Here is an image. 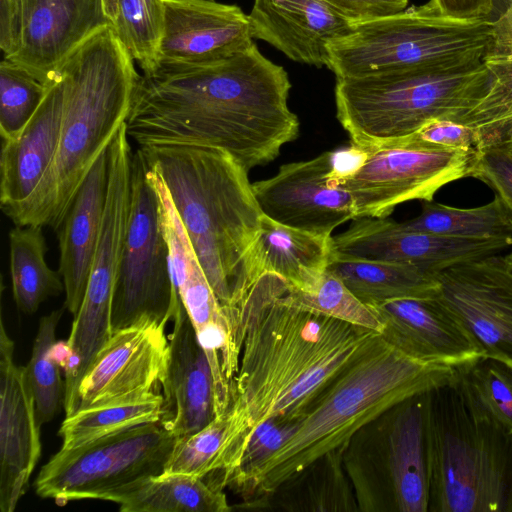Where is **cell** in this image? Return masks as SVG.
<instances>
[{"label":"cell","mask_w":512,"mask_h":512,"mask_svg":"<svg viewBox=\"0 0 512 512\" xmlns=\"http://www.w3.org/2000/svg\"><path fill=\"white\" fill-rule=\"evenodd\" d=\"M287 287L280 275L263 273L234 306L241 353L217 464L224 486L260 424L270 419L297 423L377 334L292 306L286 300Z\"/></svg>","instance_id":"obj_1"},{"label":"cell","mask_w":512,"mask_h":512,"mask_svg":"<svg viewBox=\"0 0 512 512\" xmlns=\"http://www.w3.org/2000/svg\"><path fill=\"white\" fill-rule=\"evenodd\" d=\"M286 70L252 45L208 65L140 76L126 119L138 146L183 144L228 152L249 170L299 135Z\"/></svg>","instance_id":"obj_2"},{"label":"cell","mask_w":512,"mask_h":512,"mask_svg":"<svg viewBox=\"0 0 512 512\" xmlns=\"http://www.w3.org/2000/svg\"><path fill=\"white\" fill-rule=\"evenodd\" d=\"M456 377L455 368L415 360L377 333L322 390L288 440L231 489L244 496L273 494L321 457L345 450L361 428L394 405Z\"/></svg>","instance_id":"obj_3"},{"label":"cell","mask_w":512,"mask_h":512,"mask_svg":"<svg viewBox=\"0 0 512 512\" xmlns=\"http://www.w3.org/2000/svg\"><path fill=\"white\" fill-rule=\"evenodd\" d=\"M171 197L220 303L238 304L249 286V255L263 214L248 171L208 146H138Z\"/></svg>","instance_id":"obj_4"},{"label":"cell","mask_w":512,"mask_h":512,"mask_svg":"<svg viewBox=\"0 0 512 512\" xmlns=\"http://www.w3.org/2000/svg\"><path fill=\"white\" fill-rule=\"evenodd\" d=\"M107 26L65 60L63 116L54 159L35 191L10 219L58 230L84 179L129 115L140 75Z\"/></svg>","instance_id":"obj_5"},{"label":"cell","mask_w":512,"mask_h":512,"mask_svg":"<svg viewBox=\"0 0 512 512\" xmlns=\"http://www.w3.org/2000/svg\"><path fill=\"white\" fill-rule=\"evenodd\" d=\"M491 81L484 61L462 68L336 78V116L350 144L362 149L390 146L432 120L459 122L486 95Z\"/></svg>","instance_id":"obj_6"},{"label":"cell","mask_w":512,"mask_h":512,"mask_svg":"<svg viewBox=\"0 0 512 512\" xmlns=\"http://www.w3.org/2000/svg\"><path fill=\"white\" fill-rule=\"evenodd\" d=\"M455 380L430 392L428 512H512V434L472 411Z\"/></svg>","instance_id":"obj_7"},{"label":"cell","mask_w":512,"mask_h":512,"mask_svg":"<svg viewBox=\"0 0 512 512\" xmlns=\"http://www.w3.org/2000/svg\"><path fill=\"white\" fill-rule=\"evenodd\" d=\"M430 392L394 405L347 444L343 465L354 487L358 510L428 512Z\"/></svg>","instance_id":"obj_8"},{"label":"cell","mask_w":512,"mask_h":512,"mask_svg":"<svg viewBox=\"0 0 512 512\" xmlns=\"http://www.w3.org/2000/svg\"><path fill=\"white\" fill-rule=\"evenodd\" d=\"M491 21L464 22L421 6L358 22L328 44L336 78L414 68H462L483 62L492 41Z\"/></svg>","instance_id":"obj_9"},{"label":"cell","mask_w":512,"mask_h":512,"mask_svg":"<svg viewBox=\"0 0 512 512\" xmlns=\"http://www.w3.org/2000/svg\"><path fill=\"white\" fill-rule=\"evenodd\" d=\"M183 306L175 290L158 192L133 152L131 205L112 305L113 332L148 317L168 323Z\"/></svg>","instance_id":"obj_10"},{"label":"cell","mask_w":512,"mask_h":512,"mask_svg":"<svg viewBox=\"0 0 512 512\" xmlns=\"http://www.w3.org/2000/svg\"><path fill=\"white\" fill-rule=\"evenodd\" d=\"M177 440L161 420L79 448H60L41 468L35 491L59 505L82 499L103 500L116 489L162 474Z\"/></svg>","instance_id":"obj_11"},{"label":"cell","mask_w":512,"mask_h":512,"mask_svg":"<svg viewBox=\"0 0 512 512\" xmlns=\"http://www.w3.org/2000/svg\"><path fill=\"white\" fill-rule=\"evenodd\" d=\"M362 166L341 184L357 217H388L411 200L431 201L443 186L471 176L476 149L447 148L415 135L390 146L367 149Z\"/></svg>","instance_id":"obj_12"},{"label":"cell","mask_w":512,"mask_h":512,"mask_svg":"<svg viewBox=\"0 0 512 512\" xmlns=\"http://www.w3.org/2000/svg\"><path fill=\"white\" fill-rule=\"evenodd\" d=\"M166 325L144 317L114 331L84 374L70 414L84 408L159 392L169 357Z\"/></svg>","instance_id":"obj_13"},{"label":"cell","mask_w":512,"mask_h":512,"mask_svg":"<svg viewBox=\"0 0 512 512\" xmlns=\"http://www.w3.org/2000/svg\"><path fill=\"white\" fill-rule=\"evenodd\" d=\"M439 295L467 330L481 356L512 363V270L495 254L437 275Z\"/></svg>","instance_id":"obj_14"},{"label":"cell","mask_w":512,"mask_h":512,"mask_svg":"<svg viewBox=\"0 0 512 512\" xmlns=\"http://www.w3.org/2000/svg\"><path fill=\"white\" fill-rule=\"evenodd\" d=\"M332 154L283 164L278 172L252 183L258 205L269 218L322 236L356 218L350 193L331 176Z\"/></svg>","instance_id":"obj_15"},{"label":"cell","mask_w":512,"mask_h":512,"mask_svg":"<svg viewBox=\"0 0 512 512\" xmlns=\"http://www.w3.org/2000/svg\"><path fill=\"white\" fill-rule=\"evenodd\" d=\"M248 15L215 0H165L157 69H182L230 58L254 45Z\"/></svg>","instance_id":"obj_16"},{"label":"cell","mask_w":512,"mask_h":512,"mask_svg":"<svg viewBox=\"0 0 512 512\" xmlns=\"http://www.w3.org/2000/svg\"><path fill=\"white\" fill-rule=\"evenodd\" d=\"M0 324V509L13 512L41 455L40 423L25 366Z\"/></svg>","instance_id":"obj_17"},{"label":"cell","mask_w":512,"mask_h":512,"mask_svg":"<svg viewBox=\"0 0 512 512\" xmlns=\"http://www.w3.org/2000/svg\"><path fill=\"white\" fill-rule=\"evenodd\" d=\"M368 306L382 324L380 335L415 360L457 369L481 356L467 330L439 294Z\"/></svg>","instance_id":"obj_18"},{"label":"cell","mask_w":512,"mask_h":512,"mask_svg":"<svg viewBox=\"0 0 512 512\" xmlns=\"http://www.w3.org/2000/svg\"><path fill=\"white\" fill-rule=\"evenodd\" d=\"M151 181L160 199L175 290L205 354L225 355L241 343L233 312L214 293L166 186L157 175Z\"/></svg>","instance_id":"obj_19"},{"label":"cell","mask_w":512,"mask_h":512,"mask_svg":"<svg viewBox=\"0 0 512 512\" xmlns=\"http://www.w3.org/2000/svg\"><path fill=\"white\" fill-rule=\"evenodd\" d=\"M20 45L9 61L44 84L87 39L109 26L102 0H20ZM6 59V58H5Z\"/></svg>","instance_id":"obj_20"},{"label":"cell","mask_w":512,"mask_h":512,"mask_svg":"<svg viewBox=\"0 0 512 512\" xmlns=\"http://www.w3.org/2000/svg\"><path fill=\"white\" fill-rule=\"evenodd\" d=\"M248 17L254 39L316 67H327L328 44L356 24L322 0H254Z\"/></svg>","instance_id":"obj_21"},{"label":"cell","mask_w":512,"mask_h":512,"mask_svg":"<svg viewBox=\"0 0 512 512\" xmlns=\"http://www.w3.org/2000/svg\"><path fill=\"white\" fill-rule=\"evenodd\" d=\"M169 357L162 384V421L177 437H188L216 416L214 383L207 356L196 337L184 306L174 315Z\"/></svg>","instance_id":"obj_22"},{"label":"cell","mask_w":512,"mask_h":512,"mask_svg":"<svg viewBox=\"0 0 512 512\" xmlns=\"http://www.w3.org/2000/svg\"><path fill=\"white\" fill-rule=\"evenodd\" d=\"M63 105V81L58 75L29 122L15 137L2 140L0 206L10 219L35 191L54 159Z\"/></svg>","instance_id":"obj_23"},{"label":"cell","mask_w":512,"mask_h":512,"mask_svg":"<svg viewBox=\"0 0 512 512\" xmlns=\"http://www.w3.org/2000/svg\"><path fill=\"white\" fill-rule=\"evenodd\" d=\"M109 183V147L76 193L58 231L64 307L75 316L85 295L98 246Z\"/></svg>","instance_id":"obj_24"},{"label":"cell","mask_w":512,"mask_h":512,"mask_svg":"<svg viewBox=\"0 0 512 512\" xmlns=\"http://www.w3.org/2000/svg\"><path fill=\"white\" fill-rule=\"evenodd\" d=\"M332 258V236H322L281 224L265 214L249 255L251 284L273 272L293 287L305 289L326 271Z\"/></svg>","instance_id":"obj_25"},{"label":"cell","mask_w":512,"mask_h":512,"mask_svg":"<svg viewBox=\"0 0 512 512\" xmlns=\"http://www.w3.org/2000/svg\"><path fill=\"white\" fill-rule=\"evenodd\" d=\"M224 489L205 478L162 473L132 482L103 500L119 504L122 512H227Z\"/></svg>","instance_id":"obj_26"},{"label":"cell","mask_w":512,"mask_h":512,"mask_svg":"<svg viewBox=\"0 0 512 512\" xmlns=\"http://www.w3.org/2000/svg\"><path fill=\"white\" fill-rule=\"evenodd\" d=\"M327 270L367 305L439 294L437 276L409 264L332 257Z\"/></svg>","instance_id":"obj_27"},{"label":"cell","mask_w":512,"mask_h":512,"mask_svg":"<svg viewBox=\"0 0 512 512\" xmlns=\"http://www.w3.org/2000/svg\"><path fill=\"white\" fill-rule=\"evenodd\" d=\"M164 395L150 392L77 410L63 420L58 436L61 449L82 447L120 432L164 418Z\"/></svg>","instance_id":"obj_28"},{"label":"cell","mask_w":512,"mask_h":512,"mask_svg":"<svg viewBox=\"0 0 512 512\" xmlns=\"http://www.w3.org/2000/svg\"><path fill=\"white\" fill-rule=\"evenodd\" d=\"M42 228L15 225L9 232L12 293L16 306L25 314H34L44 301L64 291L60 273L46 263Z\"/></svg>","instance_id":"obj_29"},{"label":"cell","mask_w":512,"mask_h":512,"mask_svg":"<svg viewBox=\"0 0 512 512\" xmlns=\"http://www.w3.org/2000/svg\"><path fill=\"white\" fill-rule=\"evenodd\" d=\"M422 202L417 217L401 222L406 229L459 238L512 237V214L496 195L489 203L473 208Z\"/></svg>","instance_id":"obj_30"},{"label":"cell","mask_w":512,"mask_h":512,"mask_svg":"<svg viewBox=\"0 0 512 512\" xmlns=\"http://www.w3.org/2000/svg\"><path fill=\"white\" fill-rule=\"evenodd\" d=\"M165 0H102L109 27L145 75L158 68Z\"/></svg>","instance_id":"obj_31"},{"label":"cell","mask_w":512,"mask_h":512,"mask_svg":"<svg viewBox=\"0 0 512 512\" xmlns=\"http://www.w3.org/2000/svg\"><path fill=\"white\" fill-rule=\"evenodd\" d=\"M456 372L467 406L512 434V363L480 356Z\"/></svg>","instance_id":"obj_32"},{"label":"cell","mask_w":512,"mask_h":512,"mask_svg":"<svg viewBox=\"0 0 512 512\" xmlns=\"http://www.w3.org/2000/svg\"><path fill=\"white\" fill-rule=\"evenodd\" d=\"M64 309L40 318L31 358L25 366L40 425L51 421L64 402L62 367L55 352L57 326Z\"/></svg>","instance_id":"obj_33"},{"label":"cell","mask_w":512,"mask_h":512,"mask_svg":"<svg viewBox=\"0 0 512 512\" xmlns=\"http://www.w3.org/2000/svg\"><path fill=\"white\" fill-rule=\"evenodd\" d=\"M286 300L304 311L333 317L379 334L382 330V324L371 308L327 269L314 284L305 289H297L288 282Z\"/></svg>","instance_id":"obj_34"},{"label":"cell","mask_w":512,"mask_h":512,"mask_svg":"<svg viewBox=\"0 0 512 512\" xmlns=\"http://www.w3.org/2000/svg\"><path fill=\"white\" fill-rule=\"evenodd\" d=\"M483 61L492 75L491 85L481 101L458 122L475 131L476 149L501 143L512 128V58Z\"/></svg>","instance_id":"obj_35"},{"label":"cell","mask_w":512,"mask_h":512,"mask_svg":"<svg viewBox=\"0 0 512 512\" xmlns=\"http://www.w3.org/2000/svg\"><path fill=\"white\" fill-rule=\"evenodd\" d=\"M343 453L344 450H337L326 454L291 480L303 486V498L296 502L292 510H358L356 498L343 471Z\"/></svg>","instance_id":"obj_36"},{"label":"cell","mask_w":512,"mask_h":512,"mask_svg":"<svg viewBox=\"0 0 512 512\" xmlns=\"http://www.w3.org/2000/svg\"><path fill=\"white\" fill-rule=\"evenodd\" d=\"M51 84H44L19 65L0 64V136L15 137L38 110Z\"/></svg>","instance_id":"obj_37"},{"label":"cell","mask_w":512,"mask_h":512,"mask_svg":"<svg viewBox=\"0 0 512 512\" xmlns=\"http://www.w3.org/2000/svg\"><path fill=\"white\" fill-rule=\"evenodd\" d=\"M296 423H282L270 419L260 424L253 432L238 469L229 479L232 488L253 469L274 454L292 435Z\"/></svg>","instance_id":"obj_38"},{"label":"cell","mask_w":512,"mask_h":512,"mask_svg":"<svg viewBox=\"0 0 512 512\" xmlns=\"http://www.w3.org/2000/svg\"><path fill=\"white\" fill-rule=\"evenodd\" d=\"M470 177L489 185L512 214V158L501 144L476 149Z\"/></svg>","instance_id":"obj_39"},{"label":"cell","mask_w":512,"mask_h":512,"mask_svg":"<svg viewBox=\"0 0 512 512\" xmlns=\"http://www.w3.org/2000/svg\"><path fill=\"white\" fill-rule=\"evenodd\" d=\"M415 136L424 142L447 148L476 149L478 143L471 127L448 119L428 122Z\"/></svg>","instance_id":"obj_40"},{"label":"cell","mask_w":512,"mask_h":512,"mask_svg":"<svg viewBox=\"0 0 512 512\" xmlns=\"http://www.w3.org/2000/svg\"><path fill=\"white\" fill-rule=\"evenodd\" d=\"M421 7L428 13L451 20L491 21L494 0H430Z\"/></svg>","instance_id":"obj_41"},{"label":"cell","mask_w":512,"mask_h":512,"mask_svg":"<svg viewBox=\"0 0 512 512\" xmlns=\"http://www.w3.org/2000/svg\"><path fill=\"white\" fill-rule=\"evenodd\" d=\"M355 23L400 13L408 0H322Z\"/></svg>","instance_id":"obj_42"},{"label":"cell","mask_w":512,"mask_h":512,"mask_svg":"<svg viewBox=\"0 0 512 512\" xmlns=\"http://www.w3.org/2000/svg\"><path fill=\"white\" fill-rule=\"evenodd\" d=\"M22 30L20 0H0V47L6 59L18 50Z\"/></svg>","instance_id":"obj_43"},{"label":"cell","mask_w":512,"mask_h":512,"mask_svg":"<svg viewBox=\"0 0 512 512\" xmlns=\"http://www.w3.org/2000/svg\"><path fill=\"white\" fill-rule=\"evenodd\" d=\"M492 24V41L485 58H512V0Z\"/></svg>","instance_id":"obj_44"},{"label":"cell","mask_w":512,"mask_h":512,"mask_svg":"<svg viewBox=\"0 0 512 512\" xmlns=\"http://www.w3.org/2000/svg\"><path fill=\"white\" fill-rule=\"evenodd\" d=\"M367 153V149H362L352 144L347 148L331 152L332 178L339 183L341 180L354 174L364 163Z\"/></svg>","instance_id":"obj_45"},{"label":"cell","mask_w":512,"mask_h":512,"mask_svg":"<svg viewBox=\"0 0 512 512\" xmlns=\"http://www.w3.org/2000/svg\"><path fill=\"white\" fill-rule=\"evenodd\" d=\"M510 0H494L493 14L491 22L496 19L507 8Z\"/></svg>","instance_id":"obj_46"},{"label":"cell","mask_w":512,"mask_h":512,"mask_svg":"<svg viewBox=\"0 0 512 512\" xmlns=\"http://www.w3.org/2000/svg\"><path fill=\"white\" fill-rule=\"evenodd\" d=\"M502 147L506 150L509 156L512 158V128L508 131L501 143Z\"/></svg>","instance_id":"obj_47"},{"label":"cell","mask_w":512,"mask_h":512,"mask_svg":"<svg viewBox=\"0 0 512 512\" xmlns=\"http://www.w3.org/2000/svg\"><path fill=\"white\" fill-rule=\"evenodd\" d=\"M510 269L512 270V252L508 253L507 255H504Z\"/></svg>","instance_id":"obj_48"}]
</instances>
